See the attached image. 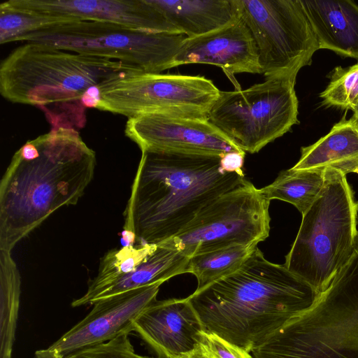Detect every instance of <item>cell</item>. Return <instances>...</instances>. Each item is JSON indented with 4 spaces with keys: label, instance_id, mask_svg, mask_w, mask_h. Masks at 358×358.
I'll return each instance as SVG.
<instances>
[{
    "label": "cell",
    "instance_id": "1",
    "mask_svg": "<svg viewBox=\"0 0 358 358\" xmlns=\"http://www.w3.org/2000/svg\"><path fill=\"white\" fill-rule=\"evenodd\" d=\"M96 164L75 129H51L22 145L0 182V250L11 252L52 213L76 204Z\"/></svg>",
    "mask_w": 358,
    "mask_h": 358
},
{
    "label": "cell",
    "instance_id": "2",
    "mask_svg": "<svg viewBox=\"0 0 358 358\" xmlns=\"http://www.w3.org/2000/svg\"><path fill=\"white\" fill-rule=\"evenodd\" d=\"M318 294L256 247L238 270L188 299L205 331L250 352Z\"/></svg>",
    "mask_w": 358,
    "mask_h": 358
},
{
    "label": "cell",
    "instance_id": "3",
    "mask_svg": "<svg viewBox=\"0 0 358 358\" xmlns=\"http://www.w3.org/2000/svg\"><path fill=\"white\" fill-rule=\"evenodd\" d=\"M124 213L122 234L158 244L184 229L206 206L246 179L220 167V156L143 151Z\"/></svg>",
    "mask_w": 358,
    "mask_h": 358
},
{
    "label": "cell",
    "instance_id": "4",
    "mask_svg": "<svg viewBox=\"0 0 358 358\" xmlns=\"http://www.w3.org/2000/svg\"><path fill=\"white\" fill-rule=\"evenodd\" d=\"M131 69L140 70L107 58L27 42L1 62L0 92L12 103L40 108L51 129L77 130L86 123L85 93Z\"/></svg>",
    "mask_w": 358,
    "mask_h": 358
},
{
    "label": "cell",
    "instance_id": "5",
    "mask_svg": "<svg viewBox=\"0 0 358 358\" xmlns=\"http://www.w3.org/2000/svg\"><path fill=\"white\" fill-rule=\"evenodd\" d=\"M358 203L346 175L325 169L320 193L302 215L287 268L320 294L350 257L357 231Z\"/></svg>",
    "mask_w": 358,
    "mask_h": 358
},
{
    "label": "cell",
    "instance_id": "6",
    "mask_svg": "<svg viewBox=\"0 0 358 358\" xmlns=\"http://www.w3.org/2000/svg\"><path fill=\"white\" fill-rule=\"evenodd\" d=\"M185 34L154 32L89 20L55 24L28 34L17 41L33 42L61 50L107 58L146 73L173 68Z\"/></svg>",
    "mask_w": 358,
    "mask_h": 358
},
{
    "label": "cell",
    "instance_id": "7",
    "mask_svg": "<svg viewBox=\"0 0 358 358\" xmlns=\"http://www.w3.org/2000/svg\"><path fill=\"white\" fill-rule=\"evenodd\" d=\"M96 108L128 118L144 114L208 120L220 90L203 76L146 73L131 69L97 85Z\"/></svg>",
    "mask_w": 358,
    "mask_h": 358
},
{
    "label": "cell",
    "instance_id": "8",
    "mask_svg": "<svg viewBox=\"0 0 358 358\" xmlns=\"http://www.w3.org/2000/svg\"><path fill=\"white\" fill-rule=\"evenodd\" d=\"M295 82L266 80L245 90L220 91L208 120L241 150L258 152L299 124Z\"/></svg>",
    "mask_w": 358,
    "mask_h": 358
},
{
    "label": "cell",
    "instance_id": "9",
    "mask_svg": "<svg viewBox=\"0 0 358 358\" xmlns=\"http://www.w3.org/2000/svg\"><path fill=\"white\" fill-rule=\"evenodd\" d=\"M266 80L296 81L319 45L300 0H236Z\"/></svg>",
    "mask_w": 358,
    "mask_h": 358
},
{
    "label": "cell",
    "instance_id": "10",
    "mask_svg": "<svg viewBox=\"0 0 358 358\" xmlns=\"http://www.w3.org/2000/svg\"><path fill=\"white\" fill-rule=\"evenodd\" d=\"M269 203L260 189L245 180L203 208L179 234L162 243L189 257L236 245H257L269 235Z\"/></svg>",
    "mask_w": 358,
    "mask_h": 358
},
{
    "label": "cell",
    "instance_id": "11",
    "mask_svg": "<svg viewBox=\"0 0 358 358\" xmlns=\"http://www.w3.org/2000/svg\"><path fill=\"white\" fill-rule=\"evenodd\" d=\"M124 134L141 152L177 151L222 156L243 151L208 120L144 114L129 118Z\"/></svg>",
    "mask_w": 358,
    "mask_h": 358
},
{
    "label": "cell",
    "instance_id": "12",
    "mask_svg": "<svg viewBox=\"0 0 358 358\" xmlns=\"http://www.w3.org/2000/svg\"><path fill=\"white\" fill-rule=\"evenodd\" d=\"M162 284L129 290L94 303L92 310L48 348L67 357L134 331L141 313L155 301Z\"/></svg>",
    "mask_w": 358,
    "mask_h": 358
},
{
    "label": "cell",
    "instance_id": "13",
    "mask_svg": "<svg viewBox=\"0 0 358 358\" xmlns=\"http://www.w3.org/2000/svg\"><path fill=\"white\" fill-rule=\"evenodd\" d=\"M9 2L24 10L69 21H97L137 30L179 33L150 0H9Z\"/></svg>",
    "mask_w": 358,
    "mask_h": 358
},
{
    "label": "cell",
    "instance_id": "14",
    "mask_svg": "<svg viewBox=\"0 0 358 358\" xmlns=\"http://www.w3.org/2000/svg\"><path fill=\"white\" fill-rule=\"evenodd\" d=\"M134 331L161 358H177L197 346L204 330L187 297L156 300L136 318Z\"/></svg>",
    "mask_w": 358,
    "mask_h": 358
},
{
    "label": "cell",
    "instance_id": "15",
    "mask_svg": "<svg viewBox=\"0 0 358 358\" xmlns=\"http://www.w3.org/2000/svg\"><path fill=\"white\" fill-rule=\"evenodd\" d=\"M188 64L215 65L228 75L262 74L255 42L241 18L206 34L187 38L174 58L173 68Z\"/></svg>",
    "mask_w": 358,
    "mask_h": 358
},
{
    "label": "cell",
    "instance_id": "16",
    "mask_svg": "<svg viewBox=\"0 0 358 358\" xmlns=\"http://www.w3.org/2000/svg\"><path fill=\"white\" fill-rule=\"evenodd\" d=\"M319 49L358 59V6L352 1L300 0Z\"/></svg>",
    "mask_w": 358,
    "mask_h": 358
},
{
    "label": "cell",
    "instance_id": "17",
    "mask_svg": "<svg viewBox=\"0 0 358 358\" xmlns=\"http://www.w3.org/2000/svg\"><path fill=\"white\" fill-rule=\"evenodd\" d=\"M188 38L219 29L241 18L236 0H150Z\"/></svg>",
    "mask_w": 358,
    "mask_h": 358
},
{
    "label": "cell",
    "instance_id": "18",
    "mask_svg": "<svg viewBox=\"0 0 358 358\" xmlns=\"http://www.w3.org/2000/svg\"><path fill=\"white\" fill-rule=\"evenodd\" d=\"M358 167V120L345 115L315 143L302 147L294 171L332 169L345 175Z\"/></svg>",
    "mask_w": 358,
    "mask_h": 358
},
{
    "label": "cell",
    "instance_id": "19",
    "mask_svg": "<svg viewBox=\"0 0 358 358\" xmlns=\"http://www.w3.org/2000/svg\"><path fill=\"white\" fill-rule=\"evenodd\" d=\"M189 257L163 243L157 244L156 250L134 271L120 278L99 290L90 304L129 290L157 283L186 273Z\"/></svg>",
    "mask_w": 358,
    "mask_h": 358
},
{
    "label": "cell",
    "instance_id": "20",
    "mask_svg": "<svg viewBox=\"0 0 358 358\" xmlns=\"http://www.w3.org/2000/svg\"><path fill=\"white\" fill-rule=\"evenodd\" d=\"M20 292V274L11 252L0 250V358L12 357Z\"/></svg>",
    "mask_w": 358,
    "mask_h": 358
},
{
    "label": "cell",
    "instance_id": "21",
    "mask_svg": "<svg viewBox=\"0 0 358 358\" xmlns=\"http://www.w3.org/2000/svg\"><path fill=\"white\" fill-rule=\"evenodd\" d=\"M324 181L325 170L289 169L281 171L272 183L260 190L268 200L288 202L303 215L320 193Z\"/></svg>",
    "mask_w": 358,
    "mask_h": 358
},
{
    "label": "cell",
    "instance_id": "22",
    "mask_svg": "<svg viewBox=\"0 0 358 358\" xmlns=\"http://www.w3.org/2000/svg\"><path fill=\"white\" fill-rule=\"evenodd\" d=\"M156 248L157 244L145 243L109 250L101 259L97 274L89 282L85 294L73 300L71 306L89 305L99 290L134 271Z\"/></svg>",
    "mask_w": 358,
    "mask_h": 358
},
{
    "label": "cell",
    "instance_id": "23",
    "mask_svg": "<svg viewBox=\"0 0 358 358\" xmlns=\"http://www.w3.org/2000/svg\"><path fill=\"white\" fill-rule=\"evenodd\" d=\"M256 247L236 245L189 257L186 273L193 274L196 278L195 292L238 270Z\"/></svg>",
    "mask_w": 358,
    "mask_h": 358
},
{
    "label": "cell",
    "instance_id": "24",
    "mask_svg": "<svg viewBox=\"0 0 358 358\" xmlns=\"http://www.w3.org/2000/svg\"><path fill=\"white\" fill-rule=\"evenodd\" d=\"M322 294L358 330V234L350 257Z\"/></svg>",
    "mask_w": 358,
    "mask_h": 358
},
{
    "label": "cell",
    "instance_id": "25",
    "mask_svg": "<svg viewBox=\"0 0 358 358\" xmlns=\"http://www.w3.org/2000/svg\"><path fill=\"white\" fill-rule=\"evenodd\" d=\"M66 22L71 21L24 10L4 1L0 5V43L17 41L28 34Z\"/></svg>",
    "mask_w": 358,
    "mask_h": 358
},
{
    "label": "cell",
    "instance_id": "26",
    "mask_svg": "<svg viewBox=\"0 0 358 358\" xmlns=\"http://www.w3.org/2000/svg\"><path fill=\"white\" fill-rule=\"evenodd\" d=\"M322 103L327 107L351 110L358 108V63L349 67H336L330 81L320 93Z\"/></svg>",
    "mask_w": 358,
    "mask_h": 358
},
{
    "label": "cell",
    "instance_id": "27",
    "mask_svg": "<svg viewBox=\"0 0 358 358\" xmlns=\"http://www.w3.org/2000/svg\"><path fill=\"white\" fill-rule=\"evenodd\" d=\"M66 358H152L135 352L129 334L71 355Z\"/></svg>",
    "mask_w": 358,
    "mask_h": 358
},
{
    "label": "cell",
    "instance_id": "28",
    "mask_svg": "<svg viewBox=\"0 0 358 358\" xmlns=\"http://www.w3.org/2000/svg\"><path fill=\"white\" fill-rule=\"evenodd\" d=\"M199 343L215 358H254L249 352L217 334L203 331Z\"/></svg>",
    "mask_w": 358,
    "mask_h": 358
},
{
    "label": "cell",
    "instance_id": "29",
    "mask_svg": "<svg viewBox=\"0 0 358 358\" xmlns=\"http://www.w3.org/2000/svg\"><path fill=\"white\" fill-rule=\"evenodd\" d=\"M245 152L233 151L220 156V167L226 173H236L245 176L243 171Z\"/></svg>",
    "mask_w": 358,
    "mask_h": 358
},
{
    "label": "cell",
    "instance_id": "30",
    "mask_svg": "<svg viewBox=\"0 0 358 358\" xmlns=\"http://www.w3.org/2000/svg\"><path fill=\"white\" fill-rule=\"evenodd\" d=\"M177 358H215L203 345L200 343L197 346L185 355Z\"/></svg>",
    "mask_w": 358,
    "mask_h": 358
},
{
    "label": "cell",
    "instance_id": "31",
    "mask_svg": "<svg viewBox=\"0 0 358 358\" xmlns=\"http://www.w3.org/2000/svg\"><path fill=\"white\" fill-rule=\"evenodd\" d=\"M34 358H66L57 351L50 348L39 350L35 352Z\"/></svg>",
    "mask_w": 358,
    "mask_h": 358
},
{
    "label": "cell",
    "instance_id": "32",
    "mask_svg": "<svg viewBox=\"0 0 358 358\" xmlns=\"http://www.w3.org/2000/svg\"><path fill=\"white\" fill-rule=\"evenodd\" d=\"M352 117H354L355 119L358 120V108L354 112Z\"/></svg>",
    "mask_w": 358,
    "mask_h": 358
},
{
    "label": "cell",
    "instance_id": "33",
    "mask_svg": "<svg viewBox=\"0 0 358 358\" xmlns=\"http://www.w3.org/2000/svg\"><path fill=\"white\" fill-rule=\"evenodd\" d=\"M354 173H357V174H358V167L355 170Z\"/></svg>",
    "mask_w": 358,
    "mask_h": 358
}]
</instances>
